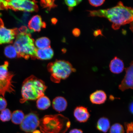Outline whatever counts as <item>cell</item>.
I'll return each instance as SVG.
<instances>
[{
	"label": "cell",
	"mask_w": 133,
	"mask_h": 133,
	"mask_svg": "<svg viewBox=\"0 0 133 133\" xmlns=\"http://www.w3.org/2000/svg\"><path fill=\"white\" fill-rule=\"evenodd\" d=\"M25 116L22 111L21 110L15 111L12 114L11 121L15 124H21L24 120Z\"/></svg>",
	"instance_id": "d6986e66"
},
{
	"label": "cell",
	"mask_w": 133,
	"mask_h": 133,
	"mask_svg": "<svg viewBox=\"0 0 133 133\" xmlns=\"http://www.w3.org/2000/svg\"><path fill=\"white\" fill-rule=\"evenodd\" d=\"M65 3L70 8H72L76 6L80 3L81 1H75V0H68L64 1Z\"/></svg>",
	"instance_id": "484cf974"
},
{
	"label": "cell",
	"mask_w": 133,
	"mask_h": 133,
	"mask_svg": "<svg viewBox=\"0 0 133 133\" xmlns=\"http://www.w3.org/2000/svg\"><path fill=\"white\" fill-rule=\"evenodd\" d=\"M14 76L11 72L6 78L0 79V94L4 97L6 92L14 93L15 90L13 85L12 79Z\"/></svg>",
	"instance_id": "30bf717a"
},
{
	"label": "cell",
	"mask_w": 133,
	"mask_h": 133,
	"mask_svg": "<svg viewBox=\"0 0 133 133\" xmlns=\"http://www.w3.org/2000/svg\"><path fill=\"white\" fill-rule=\"evenodd\" d=\"M130 29L133 32V21L132 22L130 23Z\"/></svg>",
	"instance_id": "e575fe53"
},
{
	"label": "cell",
	"mask_w": 133,
	"mask_h": 133,
	"mask_svg": "<svg viewBox=\"0 0 133 133\" xmlns=\"http://www.w3.org/2000/svg\"><path fill=\"white\" fill-rule=\"evenodd\" d=\"M7 105V101L3 96H0V111L6 109Z\"/></svg>",
	"instance_id": "83f0119b"
},
{
	"label": "cell",
	"mask_w": 133,
	"mask_h": 133,
	"mask_svg": "<svg viewBox=\"0 0 133 133\" xmlns=\"http://www.w3.org/2000/svg\"><path fill=\"white\" fill-rule=\"evenodd\" d=\"M89 98L92 104H101L105 102L107 99V96L104 91L97 90L90 95Z\"/></svg>",
	"instance_id": "4fadbf2b"
},
{
	"label": "cell",
	"mask_w": 133,
	"mask_h": 133,
	"mask_svg": "<svg viewBox=\"0 0 133 133\" xmlns=\"http://www.w3.org/2000/svg\"><path fill=\"white\" fill-rule=\"evenodd\" d=\"M88 11L89 16L107 18L112 23V28L115 30L133 21V8L124 6L121 1L116 6L109 9Z\"/></svg>",
	"instance_id": "6da1fadb"
},
{
	"label": "cell",
	"mask_w": 133,
	"mask_h": 133,
	"mask_svg": "<svg viewBox=\"0 0 133 133\" xmlns=\"http://www.w3.org/2000/svg\"><path fill=\"white\" fill-rule=\"evenodd\" d=\"M51 22L54 24H56L57 22V20L55 18H53L51 19Z\"/></svg>",
	"instance_id": "836d02e7"
},
{
	"label": "cell",
	"mask_w": 133,
	"mask_h": 133,
	"mask_svg": "<svg viewBox=\"0 0 133 133\" xmlns=\"http://www.w3.org/2000/svg\"><path fill=\"white\" fill-rule=\"evenodd\" d=\"M41 6L44 8H46L48 10H50L51 8L56 7L55 4V1H40Z\"/></svg>",
	"instance_id": "cb8c5ba5"
},
{
	"label": "cell",
	"mask_w": 133,
	"mask_h": 133,
	"mask_svg": "<svg viewBox=\"0 0 133 133\" xmlns=\"http://www.w3.org/2000/svg\"><path fill=\"white\" fill-rule=\"evenodd\" d=\"M34 43L30 33L19 31L13 45L17 52L18 57L28 59L31 57V59H35L37 49Z\"/></svg>",
	"instance_id": "277c9868"
},
{
	"label": "cell",
	"mask_w": 133,
	"mask_h": 133,
	"mask_svg": "<svg viewBox=\"0 0 133 133\" xmlns=\"http://www.w3.org/2000/svg\"><path fill=\"white\" fill-rule=\"evenodd\" d=\"M47 89L45 83L40 79L31 75L24 80L21 88L22 98L20 102L24 103L29 100H35L44 95Z\"/></svg>",
	"instance_id": "7a4b0ae2"
},
{
	"label": "cell",
	"mask_w": 133,
	"mask_h": 133,
	"mask_svg": "<svg viewBox=\"0 0 133 133\" xmlns=\"http://www.w3.org/2000/svg\"><path fill=\"white\" fill-rule=\"evenodd\" d=\"M72 34L75 37H78L81 34V31L79 29L76 28L73 30Z\"/></svg>",
	"instance_id": "f546056e"
},
{
	"label": "cell",
	"mask_w": 133,
	"mask_h": 133,
	"mask_svg": "<svg viewBox=\"0 0 133 133\" xmlns=\"http://www.w3.org/2000/svg\"><path fill=\"white\" fill-rule=\"evenodd\" d=\"M110 127V122L109 119L105 117H102L98 120L96 128L99 130L103 132H107Z\"/></svg>",
	"instance_id": "e0dca14e"
},
{
	"label": "cell",
	"mask_w": 133,
	"mask_h": 133,
	"mask_svg": "<svg viewBox=\"0 0 133 133\" xmlns=\"http://www.w3.org/2000/svg\"><path fill=\"white\" fill-rule=\"evenodd\" d=\"M12 113L9 109H5L1 111L0 119L3 122H7L11 119Z\"/></svg>",
	"instance_id": "603a6c76"
},
{
	"label": "cell",
	"mask_w": 133,
	"mask_h": 133,
	"mask_svg": "<svg viewBox=\"0 0 133 133\" xmlns=\"http://www.w3.org/2000/svg\"><path fill=\"white\" fill-rule=\"evenodd\" d=\"M9 64L8 61H6L4 64L0 65V79L6 78L10 73L8 70Z\"/></svg>",
	"instance_id": "7402d4cb"
},
{
	"label": "cell",
	"mask_w": 133,
	"mask_h": 133,
	"mask_svg": "<svg viewBox=\"0 0 133 133\" xmlns=\"http://www.w3.org/2000/svg\"><path fill=\"white\" fill-rule=\"evenodd\" d=\"M54 51L51 47L37 50L35 59L45 60L51 59L54 56Z\"/></svg>",
	"instance_id": "9a60e30c"
},
{
	"label": "cell",
	"mask_w": 133,
	"mask_h": 133,
	"mask_svg": "<svg viewBox=\"0 0 133 133\" xmlns=\"http://www.w3.org/2000/svg\"><path fill=\"white\" fill-rule=\"evenodd\" d=\"M19 33L17 28L6 29L3 20L0 18V45L12 43Z\"/></svg>",
	"instance_id": "ba28073f"
},
{
	"label": "cell",
	"mask_w": 133,
	"mask_h": 133,
	"mask_svg": "<svg viewBox=\"0 0 133 133\" xmlns=\"http://www.w3.org/2000/svg\"><path fill=\"white\" fill-rule=\"evenodd\" d=\"M89 4L91 5L97 7L102 5L104 4L105 1L104 0H90L89 1Z\"/></svg>",
	"instance_id": "4316f807"
},
{
	"label": "cell",
	"mask_w": 133,
	"mask_h": 133,
	"mask_svg": "<svg viewBox=\"0 0 133 133\" xmlns=\"http://www.w3.org/2000/svg\"><path fill=\"white\" fill-rule=\"evenodd\" d=\"M67 102L64 98L58 96L54 99L52 102L53 108L56 111L62 112L66 109L67 106Z\"/></svg>",
	"instance_id": "2e32d148"
},
{
	"label": "cell",
	"mask_w": 133,
	"mask_h": 133,
	"mask_svg": "<svg viewBox=\"0 0 133 133\" xmlns=\"http://www.w3.org/2000/svg\"><path fill=\"white\" fill-rule=\"evenodd\" d=\"M32 133H41L40 131L38 130H36L33 132Z\"/></svg>",
	"instance_id": "d590c367"
},
{
	"label": "cell",
	"mask_w": 133,
	"mask_h": 133,
	"mask_svg": "<svg viewBox=\"0 0 133 133\" xmlns=\"http://www.w3.org/2000/svg\"><path fill=\"white\" fill-rule=\"evenodd\" d=\"M46 24L42 21L41 16L36 15L32 17L28 23V26L31 31L39 32L42 28L46 27Z\"/></svg>",
	"instance_id": "8fae6325"
},
{
	"label": "cell",
	"mask_w": 133,
	"mask_h": 133,
	"mask_svg": "<svg viewBox=\"0 0 133 133\" xmlns=\"http://www.w3.org/2000/svg\"><path fill=\"white\" fill-rule=\"evenodd\" d=\"M129 133H133V132H129Z\"/></svg>",
	"instance_id": "8d00e7d4"
},
{
	"label": "cell",
	"mask_w": 133,
	"mask_h": 133,
	"mask_svg": "<svg viewBox=\"0 0 133 133\" xmlns=\"http://www.w3.org/2000/svg\"><path fill=\"white\" fill-rule=\"evenodd\" d=\"M35 44L38 49H43L50 47L51 41L47 37H41L36 40Z\"/></svg>",
	"instance_id": "ffe728a7"
},
{
	"label": "cell",
	"mask_w": 133,
	"mask_h": 133,
	"mask_svg": "<svg viewBox=\"0 0 133 133\" xmlns=\"http://www.w3.org/2000/svg\"><path fill=\"white\" fill-rule=\"evenodd\" d=\"M129 108L130 112L133 115V100L130 103Z\"/></svg>",
	"instance_id": "1f68e13d"
},
{
	"label": "cell",
	"mask_w": 133,
	"mask_h": 133,
	"mask_svg": "<svg viewBox=\"0 0 133 133\" xmlns=\"http://www.w3.org/2000/svg\"><path fill=\"white\" fill-rule=\"evenodd\" d=\"M70 125L68 118L57 114L45 116L40 120L39 127L42 133H65Z\"/></svg>",
	"instance_id": "3957f363"
},
{
	"label": "cell",
	"mask_w": 133,
	"mask_h": 133,
	"mask_svg": "<svg viewBox=\"0 0 133 133\" xmlns=\"http://www.w3.org/2000/svg\"><path fill=\"white\" fill-rule=\"evenodd\" d=\"M50 105L51 101L49 98L44 95L39 98L36 102L38 109L41 110L48 109Z\"/></svg>",
	"instance_id": "ac0fdd59"
},
{
	"label": "cell",
	"mask_w": 133,
	"mask_h": 133,
	"mask_svg": "<svg viewBox=\"0 0 133 133\" xmlns=\"http://www.w3.org/2000/svg\"><path fill=\"white\" fill-rule=\"evenodd\" d=\"M69 133H83V132L81 129H74L70 131Z\"/></svg>",
	"instance_id": "4dcf8cb0"
},
{
	"label": "cell",
	"mask_w": 133,
	"mask_h": 133,
	"mask_svg": "<svg viewBox=\"0 0 133 133\" xmlns=\"http://www.w3.org/2000/svg\"><path fill=\"white\" fill-rule=\"evenodd\" d=\"M47 69L51 74V79L55 83H59L65 79L71 73L76 71L72 65L68 61L56 60L48 64Z\"/></svg>",
	"instance_id": "5b68a950"
},
{
	"label": "cell",
	"mask_w": 133,
	"mask_h": 133,
	"mask_svg": "<svg viewBox=\"0 0 133 133\" xmlns=\"http://www.w3.org/2000/svg\"><path fill=\"white\" fill-rule=\"evenodd\" d=\"M124 126L127 133L133 132V122L126 123Z\"/></svg>",
	"instance_id": "f1b7e54d"
},
{
	"label": "cell",
	"mask_w": 133,
	"mask_h": 133,
	"mask_svg": "<svg viewBox=\"0 0 133 133\" xmlns=\"http://www.w3.org/2000/svg\"><path fill=\"white\" fill-rule=\"evenodd\" d=\"M4 54L6 57L11 59L18 57L15 48L14 46L11 45H8L5 48Z\"/></svg>",
	"instance_id": "44dd1931"
},
{
	"label": "cell",
	"mask_w": 133,
	"mask_h": 133,
	"mask_svg": "<svg viewBox=\"0 0 133 133\" xmlns=\"http://www.w3.org/2000/svg\"><path fill=\"white\" fill-rule=\"evenodd\" d=\"M39 123L37 115L31 112L25 116L20 127L21 130L25 133L32 132L39 126Z\"/></svg>",
	"instance_id": "52a82bcc"
},
{
	"label": "cell",
	"mask_w": 133,
	"mask_h": 133,
	"mask_svg": "<svg viewBox=\"0 0 133 133\" xmlns=\"http://www.w3.org/2000/svg\"><path fill=\"white\" fill-rule=\"evenodd\" d=\"M5 9L4 1H0V10Z\"/></svg>",
	"instance_id": "d6a6232c"
},
{
	"label": "cell",
	"mask_w": 133,
	"mask_h": 133,
	"mask_svg": "<svg viewBox=\"0 0 133 133\" xmlns=\"http://www.w3.org/2000/svg\"><path fill=\"white\" fill-rule=\"evenodd\" d=\"M36 1L26 0L4 1L5 9H8L14 11H23L26 12H37L39 8Z\"/></svg>",
	"instance_id": "8992f818"
},
{
	"label": "cell",
	"mask_w": 133,
	"mask_h": 133,
	"mask_svg": "<svg viewBox=\"0 0 133 133\" xmlns=\"http://www.w3.org/2000/svg\"><path fill=\"white\" fill-rule=\"evenodd\" d=\"M74 115L76 120L81 123L87 122L90 115L87 108L82 106L76 107L75 109Z\"/></svg>",
	"instance_id": "7c38bea8"
},
{
	"label": "cell",
	"mask_w": 133,
	"mask_h": 133,
	"mask_svg": "<svg viewBox=\"0 0 133 133\" xmlns=\"http://www.w3.org/2000/svg\"><path fill=\"white\" fill-rule=\"evenodd\" d=\"M109 69L111 72L113 74H120L124 69V63L119 58L115 57L111 61L109 64Z\"/></svg>",
	"instance_id": "5bb4252c"
},
{
	"label": "cell",
	"mask_w": 133,
	"mask_h": 133,
	"mask_svg": "<svg viewBox=\"0 0 133 133\" xmlns=\"http://www.w3.org/2000/svg\"><path fill=\"white\" fill-rule=\"evenodd\" d=\"M124 130L122 125L119 123L115 124L111 126L110 133H124Z\"/></svg>",
	"instance_id": "d4e9b609"
},
{
	"label": "cell",
	"mask_w": 133,
	"mask_h": 133,
	"mask_svg": "<svg viewBox=\"0 0 133 133\" xmlns=\"http://www.w3.org/2000/svg\"><path fill=\"white\" fill-rule=\"evenodd\" d=\"M125 76L119 86V89L122 91L133 89V61L129 67L125 69Z\"/></svg>",
	"instance_id": "9c48e42d"
}]
</instances>
